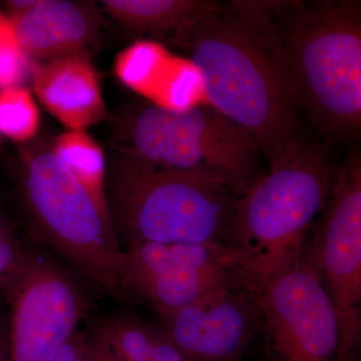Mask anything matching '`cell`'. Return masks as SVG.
Returning <instances> with one entry per match:
<instances>
[{
  "label": "cell",
  "mask_w": 361,
  "mask_h": 361,
  "mask_svg": "<svg viewBox=\"0 0 361 361\" xmlns=\"http://www.w3.org/2000/svg\"><path fill=\"white\" fill-rule=\"evenodd\" d=\"M268 4L210 1L169 42L187 54L207 103L245 130L270 164L302 135Z\"/></svg>",
  "instance_id": "6da1fadb"
},
{
  "label": "cell",
  "mask_w": 361,
  "mask_h": 361,
  "mask_svg": "<svg viewBox=\"0 0 361 361\" xmlns=\"http://www.w3.org/2000/svg\"><path fill=\"white\" fill-rule=\"evenodd\" d=\"M269 165L237 199L224 244L254 293L289 272L300 257L336 171L326 144L304 137Z\"/></svg>",
  "instance_id": "7a4b0ae2"
},
{
  "label": "cell",
  "mask_w": 361,
  "mask_h": 361,
  "mask_svg": "<svg viewBox=\"0 0 361 361\" xmlns=\"http://www.w3.org/2000/svg\"><path fill=\"white\" fill-rule=\"evenodd\" d=\"M268 7L300 109L327 139L357 135L360 0H273Z\"/></svg>",
  "instance_id": "3957f363"
},
{
  "label": "cell",
  "mask_w": 361,
  "mask_h": 361,
  "mask_svg": "<svg viewBox=\"0 0 361 361\" xmlns=\"http://www.w3.org/2000/svg\"><path fill=\"white\" fill-rule=\"evenodd\" d=\"M109 207L130 245H224L238 196L201 176L118 151L111 157Z\"/></svg>",
  "instance_id": "277c9868"
},
{
  "label": "cell",
  "mask_w": 361,
  "mask_h": 361,
  "mask_svg": "<svg viewBox=\"0 0 361 361\" xmlns=\"http://www.w3.org/2000/svg\"><path fill=\"white\" fill-rule=\"evenodd\" d=\"M118 151L201 176L242 196L264 172L257 144L208 103L176 111L137 104L118 123Z\"/></svg>",
  "instance_id": "5b68a950"
},
{
  "label": "cell",
  "mask_w": 361,
  "mask_h": 361,
  "mask_svg": "<svg viewBox=\"0 0 361 361\" xmlns=\"http://www.w3.org/2000/svg\"><path fill=\"white\" fill-rule=\"evenodd\" d=\"M23 184L33 216L59 250L99 286L121 289L122 251L111 215L51 149L25 158Z\"/></svg>",
  "instance_id": "8992f818"
},
{
  "label": "cell",
  "mask_w": 361,
  "mask_h": 361,
  "mask_svg": "<svg viewBox=\"0 0 361 361\" xmlns=\"http://www.w3.org/2000/svg\"><path fill=\"white\" fill-rule=\"evenodd\" d=\"M310 245L338 329L336 361H358L361 348V158L336 168Z\"/></svg>",
  "instance_id": "52a82bcc"
},
{
  "label": "cell",
  "mask_w": 361,
  "mask_h": 361,
  "mask_svg": "<svg viewBox=\"0 0 361 361\" xmlns=\"http://www.w3.org/2000/svg\"><path fill=\"white\" fill-rule=\"evenodd\" d=\"M120 284L151 304L159 315L214 289L247 287L224 245L153 242L132 244L122 251Z\"/></svg>",
  "instance_id": "ba28073f"
},
{
  "label": "cell",
  "mask_w": 361,
  "mask_h": 361,
  "mask_svg": "<svg viewBox=\"0 0 361 361\" xmlns=\"http://www.w3.org/2000/svg\"><path fill=\"white\" fill-rule=\"evenodd\" d=\"M279 361H336L338 329L308 244L283 276L256 292Z\"/></svg>",
  "instance_id": "9c48e42d"
},
{
  "label": "cell",
  "mask_w": 361,
  "mask_h": 361,
  "mask_svg": "<svg viewBox=\"0 0 361 361\" xmlns=\"http://www.w3.org/2000/svg\"><path fill=\"white\" fill-rule=\"evenodd\" d=\"M160 317L161 329L186 361L239 360L263 329L257 298L245 286L214 289Z\"/></svg>",
  "instance_id": "30bf717a"
},
{
  "label": "cell",
  "mask_w": 361,
  "mask_h": 361,
  "mask_svg": "<svg viewBox=\"0 0 361 361\" xmlns=\"http://www.w3.org/2000/svg\"><path fill=\"white\" fill-rule=\"evenodd\" d=\"M13 292L11 361H54L73 336L80 300L70 280L47 265L18 268Z\"/></svg>",
  "instance_id": "8fae6325"
},
{
  "label": "cell",
  "mask_w": 361,
  "mask_h": 361,
  "mask_svg": "<svg viewBox=\"0 0 361 361\" xmlns=\"http://www.w3.org/2000/svg\"><path fill=\"white\" fill-rule=\"evenodd\" d=\"M40 103L68 130H85L108 116L99 75L87 52L32 65Z\"/></svg>",
  "instance_id": "7c38bea8"
},
{
  "label": "cell",
  "mask_w": 361,
  "mask_h": 361,
  "mask_svg": "<svg viewBox=\"0 0 361 361\" xmlns=\"http://www.w3.org/2000/svg\"><path fill=\"white\" fill-rule=\"evenodd\" d=\"M11 20L23 51L39 61L87 52L99 37V16L85 2L39 0L32 11Z\"/></svg>",
  "instance_id": "4fadbf2b"
},
{
  "label": "cell",
  "mask_w": 361,
  "mask_h": 361,
  "mask_svg": "<svg viewBox=\"0 0 361 361\" xmlns=\"http://www.w3.org/2000/svg\"><path fill=\"white\" fill-rule=\"evenodd\" d=\"M208 0H104L103 6L118 23L140 35L170 42Z\"/></svg>",
  "instance_id": "5bb4252c"
},
{
  "label": "cell",
  "mask_w": 361,
  "mask_h": 361,
  "mask_svg": "<svg viewBox=\"0 0 361 361\" xmlns=\"http://www.w3.org/2000/svg\"><path fill=\"white\" fill-rule=\"evenodd\" d=\"M99 334L121 361H186L163 329L133 316L108 320Z\"/></svg>",
  "instance_id": "9a60e30c"
},
{
  "label": "cell",
  "mask_w": 361,
  "mask_h": 361,
  "mask_svg": "<svg viewBox=\"0 0 361 361\" xmlns=\"http://www.w3.org/2000/svg\"><path fill=\"white\" fill-rule=\"evenodd\" d=\"M51 149L90 192L97 205L111 215L106 195V157L96 140L85 130H68L56 137Z\"/></svg>",
  "instance_id": "2e32d148"
},
{
  "label": "cell",
  "mask_w": 361,
  "mask_h": 361,
  "mask_svg": "<svg viewBox=\"0 0 361 361\" xmlns=\"http://www.w3.org/2000/svg\"><path fill=\"white\" fill-rule=\"evenodd\" d=\"M176 59L163 45L142 40L116 56L115 73L123 85L154 103L167 82Z\"/></svg>",
  "instance_id": "e0dca14e"
},
{
  "label": "cell",
  "mask_w": 361,
  "mask_h": 361,
  "mask_svg": "<svg viewBox=\"0 0 361 361\" xmlns=\"http://www.w3.org/2000/svg\"><path fill=\"white\" fill-rule=\"evenodd\" d=\"M39 110L25 87L0 90V135L13 142L30 141L39 128Z\"/></svg>",
  "instance_id": "ac0fdd59"
},
{
  "label": "cell",
  "mask_w": 361,
  "mask_h": 361,
  "mask_svg": "<svg viewBox=\"0 0 361 361\" xmlns=\"http://www.w3.org/2000/svg\"><path fill=\"white\" fill-rule=\"evenodd\" d=\"M32 65L16 39L13 21L0 13V90L23 87L32 78Z\"/></svg>",
  "instance_id": "d6986e66"
},
{
  "label": "cell",
  "mask_w": 361,
  "mask_h": 361,
  "mask_svg": "<svg viewBox=\"0 0 361 361\" xmlns=\"http://www.w3.org/2000/svg\"><path fill=\"white\" fill-rule=\"evenodd\" d=\"M54 361H94L89 339L73 334L59 349Z\"/></svg>",
  "instance_id": "ffe728a7"
},
{
  "label": "cell",
  "mask_w": 361,
  "mask_h": 361,
  "mask_svg": "<svg viewBox=\"0 0 361 361\" xmlns=\"http://www.w3.org/2000/svg\"><path fill=\"white\" fill-rule=\"evenodd\" d=\"M16 248L8 232L0 224V280L8 276L18 266Z\"/></svg>",
  "instance_id": "44dd1931"
},
{
  "label": "cell",
  "mask_w": 361,
  "mask_h": 361,
  "mask_svg": "<svg viewBox=\"0 0 361 361\" xmlns=\"http://www.w3.org/2000/svg\"><path fill=\"white\" fill-rule=\"evenodd\" d=\"M89 341L94 361H121L99 332L90 337Z\"/></svg>",
  "instance_id": "7402d4cb"
},
{
  "label": "cell",
  "mask_w": 361,
  "mask_h": 361,
  "mask_svg": "<svg viewBox=\"0 0 361 361\" xmlns=\"http://www.w3.org/2000/svg\"><path fill=\"white\" fill-rule=\"evenodd\" d=\"M39 0H11L6 2L7 16L11 20L20 18L37 6Z\"/></svg>",
  "instance_id": "603a6c76"
},
{
  "label": "cell",
  "mask_w": 361,
  "mask_h": 361,
  "mask_svg": "<svg viewBox=\"0 0 361 361\" xmlns=\"http://www.w3.org/2000/svg\"><path fill=\"white\" fill-rule=\"evenodd\" d=\"M0 361H6V358L4 357V355H1V353H0Z\"/></svg>",
  "instance_id": "cb8c5ba5"
},
{
  "label": "cell",
  "mask_w": 361,
  "mask_h": 361,
  "mask_svg": "<svg viewBox=\"0 0 361 361\" xmlns=\"http://www.w3.org/2000/svg\"><path fill=\"white\" fill-rule=\"evenodd\" d=\"M235 361H239V360H235Z\"/></svg>",
  "instance_id": "d4e9b609"
}]
</instances>
